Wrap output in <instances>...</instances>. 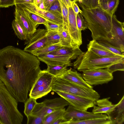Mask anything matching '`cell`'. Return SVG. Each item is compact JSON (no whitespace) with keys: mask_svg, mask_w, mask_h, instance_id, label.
Wrapping results in <instances>:
<instances>
[{"mask_svg":"<svg viewBox=\"0 0 124 124\" xmlns=\"http://www.w3.org/2000/svg\"><path fill=\"white\" fill-rule=\"evenodd\" d=\"M37 57L12 46L0 50V80L18 102L24 103L41 70Z\"/></svg>","mask_w":124,"mask_h":124,"instance_id":"6da1fadb","label":"cell"},{"mask_svg":"<svg viewBox=\"0 0 124 124\" xmlns=\"http://www.w3.org/2000/svg\"><path fill=\"white\" fill-rule=\"evenodd\" d=\"M79 3L82 10L81 14L85 19L88 28L91 32L92 39L109 41L112 39V16L100 7L88 8Z\"/></svg>","mask_w":124,"mask_h":124,"instance_id":"7a4b0ae2","label":"cell"},{"mask_svg":"<svg viewBox=\"0 0 124 124\" xmlns=\"http://www.w3.org/2000/svg\"><path fill=\"white\" fill-rule=\"evenodd\" d=\"M18 102L0 80V121L2 124H21L23 116Z\"/></svg>","mask_w":124,"mask_h":124,"instance_id":"3957f363","label":"cell"},{"mask_svg":"<svg viewBox=\"0 0 124 124\" xmlns=\"http://www.w3.org/2000/svg\"><path fill=\"white\" fill-rule=\"evenodd\" d=\"M124 62V57L119 55L103 57H100L90 50L83 52L74 62L75 69L79 71L106 68L116 63Z\"/></svg>","mask_w":124,"mask_h":124,"instance_id":"277c9868","label":"cell"},{"mask_svg":"<svg viewBox=\"0 0 124 124\" xmlns=\"http://www.w3.org/2000/svg\"><path fill=\"white\" fill-rule=\"evenodd\" d=\"M52 91H59L77 95L94 101L99 99V94L92 89L78 85L61 77H55L52 84Z\"/></svg>","mask_w":124,"mask_h":124,"instance_id":"5b68a950","label":"cell"},{"mask_svg":"<svg viewBox=\"0 0 124 124\" xmlns=\"http://www.w3.org/2000/svg\"><path fill=\"white\" fill-rule=\"evenodd\" d=\"M55 77L46 69L41 70L30 91V97L37 99L48 94L52 91V83Z\"/></svg>","mask_w":124,"mask_h":124,"instance_id":"8992f818","label":"cell"},{"mask_svg":"<svg viewBox=\"0 0 124 124\" xmlns=\"http://www.w3.org/2000/svg\"><path fill=\"white\" fill-rule=\"evenodd\" d=\"M70 105L67 101L62 97L46 99L41 102H37L31 114L44 117L55 110L64 108Z\"/></svg>","mask_w":124,"mask_h":124,"instance_id":"52a82bcc","label":"cell"},{"mask_svg":"<svg viewBox=\"0 0 124 124\" xmlns=\"http://www.w3.org/2000/svg\"><path fill=\"white\" fill-rule=\"evenodd\" d=\"M82 76L85 81L92 86L107 83L113 78L106 68L85 71Z\"/></svg>","mask_w":124,"mask_h":124,"instance_id":"ba28073f","label":"cell"},{"mask_svg":"<svg viewBox=\"0 0 124 124\" xmlns=\"http://www.w3.org/2000/svg\"><path fill=\"white\" fill-rule=\"evenodd\" d=\"M112 39L107 42L124 52V22L119 21L114 14L112 16Z\"/></svg>","mask_w":124,"mask_h":124,"instance_id":"9c48e42d","label":"cell"},{"mask_svg":"<svg viewBox=\"0 0 124 124\" xmlns=\"http://www.w3.org/2000/svg\"><path fill=\"white\" fill-rule=\"evenodd\" d=\"M63 117L66 122L82 121L89 119L105 117L106 114H95L77 109L70 105L65 110Z\"/></svg>","mask_w":124,"mask_h":124,"instance_id":"30bf717a","label":"cell"},{"mask_svg":"<svg viewBox=\"0 0 124 124\" xmlns=\"http://www.w3.org/2000/svg\"><path fill=\"white\" fill-rule=\"evenodd\" d=\"M75 108L83 111H87V109L93 107L95 101L75 94L66 93L55 92Z\"/></svg>","mask_w":124,"mask_h":124,"instance_id":"8fae6325","label":"cell"},{"mask_svg":"<svg viewBox=\"0 0 124 124\" xmlns=\"http://www.w3.org/2000/svg\"><path fill=\"white\" fill-rule=\"evenodd\" d=\"M14 12L15 19L25 31L28 41L36 30V26L24 12L23 9L18 4H16Z\"/></svg>","mask_w":124,"mask_h":124,"instance_id":"7c38bea8","label":"cell"},{"mask_svg":"<svg viewBox=\"0 0 124 124\" xmlns=\"http://www.w3.org/2000/svg\"><path fill=\"white\" fill-rule=\"evenodd\" d=\"M46 29L38 28L37 29L30 39L26 41V46L23 50L31 53L46 45Z\"/></svg>","mask_w":124,"mask_h":124,"instance_id":"4fadbf2b","label":"cell"},{"mask_svg":"<svg viewBox=\"0 0 124 124\" xmlns=\"http://www.w3.org/2000/svg\"><path fill=\"white\" fill-rule=\"evenodd\" d=\"M68 31L71 37L72 46L79 47L82 44L81 32L78 29L77 25L76 16L72 6L68 8Z\"/></svg>","mask_w":124,"mask_h":124,"instance_id":"5bb4252c","label":"cell"},{"mask_svg":"<svg viewBox=\"0 0 124 124\" xmlns=\"http://www.w3.org/2000/svg\"><path fill=\"white\" fill-rule=\"evenodd\" d=\"M18 4L29 12L39 16L47 21L62 25L63 21L62 16L53 14L48 11L41 9L32 4Z\"/></svg>","mask_w":124,"mask_h":124,"instance_id":"9a60e30c","label":"cell"},{"mask_svg":"<svg viewBox=\"0 0 124 124\" xmlns=\"http://www.w3.org/2000/svg\"><path fill=\"white\" fill-rule=\"evenodd\" d=\"M37 57L40 61L47 65H66L69 66L72 65L70 58L68 56L48 53L39 55Z\"/></svg>","mask_w":124,"mask_h":124,"instance_id":"2e32d148","label":"cell"},{"mask_svg":"<svg viewBox=\"0 0 124 124\" xmlns=\"http://www.w3.org/2000/svg\"><path fill=\"white\" fill-rule=\"evenodd\" d=\"M58 77L83 87L93 88L92 86L88 84L83 78L82 75L76 71L68 69L64 73Z\"/></svg>","mask_w":124,"mask_h":124,"instance_id":"e0dca14e","label":"cell"},{"mask_svg":"<svg viewBox=\"0 0 124 124\" xmlns=\"http://www.w3.org/2000/svg\"><path fill=\"white\" fill-rule=\"evenodd\" d=\"M109 98L97 100L93 106L92 112L95 114L105 113L107 115L113 111L117 105L109 101Z\"/></svg>","mask_w":124,"mask_h":124,"instance_id":"ac0fdd59","label":"cell"},{"mask_svg":"<svg viewBox=\"0 0 124 124\" xmlns=\"http://www.w3.org/2000/svg\"><path fill=\"white\" fill-rule=\"evenodd\" d=\"M111 124H123L124 122V96L114 109L108 115Z\"/></svg>","mask_w":124,"mask_h":124,"instance_id":"d6986e66","label":"cell"},{"mask_svg":"<svg viewBox=\"0 0 124 124\" xmlns=\"http://www.w3.org/2000/svg\"><path fill=\"white\" fill-rule=\"evenodd\" d=\"M87 48L88 50L101 57H108L118 55L107 50L95 40H92L90 41L87 45Z\"/></svg>","mask_w":124,"mask_h":124,"instance_id":"ffe728a7","label":"cell"},{"mask_svg":"<svg viewBox=\"0 0 124 124\" xmlns=\"http://www.w3.org/2000/svg\"><path fill=\"white\" fill-rule=\"evenodd\" d=\"M79 47L62 46L57 49L49 53L54 55L69 57L71 60L76 59L83 53Z\"/></svg>","mask_w":124,"mask_h":124,"instance_id":"44dd1931","label":"cell"},{"mask_svg":"<svg viewBox=\"0 0 124 124\" xmlns=\"http://www.w3.org/2000/svg\"><path fill=\"white\" fill-rule=\"evenodd\" d=\"M66 124H111L108 116L89 119L82 121L67 122Z\"/></svg>","mask_w":124,"mask_h":124,"instance_id":"7402d4cb","label":"cell"},{"mask_svg":"<svg viewBox=\"0 0 124 124\" xmlns=\"http://www.w3.org/2000/svg\"><path fill=\"white\" fill-rule=\"evenodd\" d=\"M58 31L60 36V43L61 46L73 47L72 39L68 31L62 26Z\"/></svg>","mask_w":124,"mask_h":124,"instance_id":"603a6c76","label":"cell"},{"mask_svg":"<svg viewBox=\"0 0 124 124\" xmlns=\"http://www.w3.org/2000/svg\"><path fill=\"white\" fill-rule=\"evenodd\" d=\"M65 110L64 108L59 109L46 115L44 118L43 124H52L57 119L63 116Z\"/></svg>","mask_w":124,"mask_h":124,"instance_id":"cb8c5ba5","label":"cell"},{"mask_svg":"<svg viewBox=\"0 0 124 124\" xmlns=\"http://www.w3.org/2000/svg\"><path fill=\"white\" fill-rule=\"evenodd\" d=\"M60 43L56 44L46 45L32 52L31 54L37 56L43 54L49 53L62 47Z\"/></svg>","mask_w":124,"mask_h":124,"instance_id":"d4e9b609","label":"cell"},{"mask_svg":"<svg viewBox=\"0 0 124 124\" xmlns=\"http://www.w3.org/2000/svg\"><path fill=\"white\" fill-rule=\"evenodd\" d=\"M119 2V0H109L107 2L100 4V7L112 16L116 11Z\"/></svg>","mask_w":124,"mask_h":124,"instance_id":"484cf974","label":"cell"},{"mask_svg":"<svg viewBox=\"0 0 124 124\" xmlns=\"http://www.w3.org/2000/svg\"><path fill=\"white\" fill-rule=\"evenodd\" d=\"M66 65H47L46 70L50 74L55 77H58L64 73L67 70Z\"/></svg>","mask_w":124,"mask_h":124,"instance_id":"4316f807","label":"cell"},{"mask_svg":"<svg viewBox=\"0 0 124 124\" xmlns=\"http://www.w3.org/2000/svg\"><path fill=\"white\" fill-rule=\"evenodd\" d=\"M12 25L15 33L18 38L21 40L27 41V37L25 31L15 19L12 21Z\"/></svg>","mask_w":124,"mask_h":124,"instance_id":"83f0119b","label":"cell"},{"mask_svg":"<svg viewBox=\"0 0 124 124\" xmlns=\"http://www.w3.org/2000/svg\"><path fill=\"white\" fill-rule=\"evenodd\" d=\"M46 36V45L56 44L60 42V36L58 31H47Z\"/></svg>","mask_w":124,"mask_h":124,"instance_id":"f1b7e54d","label":"cell"},{"mask_svg":"<svg viewBox=\"0 0 124 124\" xmlns=\"http://www.w3.org/2000/svg\"><path fill=\"white\" fill-rule=\"evenodd\" d=\"M20 6L23 9L26 14L36 26H37L38 24H43L45 26L46 25L47 21L44 19L39 16L29 12Z\"/></svg>","mask_w":124,"mask_h":124,"instance_id":"f546056e","label":"cell"},{"mask_svg":"<svg viewBox=\"0 0 124 124\" xmlns=\"http://www.w3.org/2000/svg\"><path fill=\"white\" fill-rule=\"evenodd\" d=\"M36 100L33 98L30 97L27 99L24 102V113L27 117L32 114L33 109L37 103Z\"/></svg>","mask_w":124,"mask_h":124,"instance_id":"4dcf8cb0","label":"cell"},{"mask_svg":"<svg viewBox=\"0 0 124 124\" xmlns=\"http://www.w3.org/2000/svg\"><path fill=\"white\" fill-rule=\"evenodd\" d=\"M97 41L100 44L108 51L117 55L124 57V52L118 48L106 42L101 40Z\"/></svg>","mask_w":124,"mask_h":124,"instance_id":"1f68e13d","label":"cell"},{"mask_svg":"<svg viewBox=\"0 0 124 124\" xmlns=\"http://www.w3.org/2000/svg\"><path fill=\"white\" fill-rule=\"evenodd\" d=\"M76 2H78L88 8H95L100 6V0H77Z\"/></svg>","mask_w":124,"mask_h":124,"instance_id":"d6a6232c","label":"cell"},{"mask_svg":"<svg viewBox=\"0 0 124 124\" xmlns=\"http://www.w3.org/2000/svg\"><path fill=\"white\" fill-rule=\"evenodd\" d=\"M76 20L78 29L80 31L88 28L86 22L81 14L79 13L77 14Z\"/></svg>","mask_w":124,"mask_h":124,"instance_id":"836d02e7","label":"cell"},{"mask_svg":"<svg viewBox=\"0 0 124 124\" xmlns=\"http://www.w3.org/2000/svg\"><path fill=\"white\" fill-rule=\"evenodd\" d=\"M27 117V124H43L44 117L31 114Z\"/></svg>","mask_w":124,"mask_h":124,"instance_id":"e575fe53","label":"cell"},{"mask_svg":"<svg viewBox=\"0 0 124 124\" xmlns=\"http://www.w3.org/2000/svg\"><path fill=\"white\" fill-rule=\"evenodd\" d=\"M48 11L55 14L62 16L60 6L57 0L55 1Z\"/></svg>","mask_w":124,"mask_h":124,"instance_id":"d590c367","label":"cell"},{"mask_svg":"<svg viewBox=\"0 0 124 124\" xmlns=\"http://www.w3.org/2000/svg\"><path fill=\"white\" fill-rule=\"evenodd\" d=\"M110 73H112L116 71H124V62H122L114 64L106 68Z\"/></svg>","mask_w":124,"mask_h":124,"instance_id":"8d00e7d4","label":"cell"},{"mask_svg":"<svg viewBox=\"0 0 124 124\" xmlns=\"http://www.w3.org/2000/svg\"><path fill=\"white\" fill-rule=\"evenodd\" d=\"M62 26V25L47 21V24L45 27L47 31H59Z\"/></svg>","mask_w":124,"mask_h":124,"instance_id":"74e56055","label":"cell"},{"mask_svg":"<svg viewBox=\"0 0 124 124\" xmlns=\"http://www.w3.org/2000/svg\"><path fill=\"white\" fill-rule=\"evenodd\" d=\"M14 5L15 0H0V8H6Z\"/></svg>","mask_w":124,"mask_h":124,"instance_id":"f35d334b","label":"cell"},{"mask_svg":"<svg viewBox=\"0 0 124 124\" xmlns=\"http://www.w3.org/2000/svg\"><path fill=\"white\" fill-rule=\"evenodd\" d=\"M56 0H43L45 10L48 11L50 8Z\"/></svg>","mask_w":124,"mask_h":124,"instance_id":"ab89813d","label":"cell"},{"mask_svg":"<svg viewBox=\"0 0 124 124\" xmlns=\"http://www.w3.org/2000/svg\"><path fill=\"white\" fill-rule=\"evenodd\" d=\"M72 6L76 16L79 13H81L82 10L80 9L76 2H73L72 3Z\"/></svg>","mask_w":124,"mask_h":124,"instance_id":"60d3db41","label":"cell"},{"mask_svg":"<svg viewBox=\"0 0 124 124\" xmlns=\"http://www.w3.org/2000/svg\"><path fill=\"white\" fill-rule=\"evenodd\" d=\"M34 0H15L16 4L24 3L33 4Z\"/></svg>","mask_w":124,"mask_h":124,"instance_id":"b9f144b4","label":"cell"},{"mask_svg":"<svg viewBox=\"0 0 124 124\" xmlns=\"http://www.w3.org/2000/svg\"><path fill=\"white\" fill-rule=\"evenodd\" d=\"M63 116L57 119L52 124H66V121L64 119Z\"/></svg>","mask_w":124,"mask_h":124,"instance_id":"7bdbcfd3","label":"cell"},{"mask_svg":"<svg viewBox=\"0 0 124 124\" xmlns=\"http://www.w3.org/2000/svg\"><path fill=\"white\" fill-rule=\"evenodd\" d=\"M66 6L68 8L72 6V3L70 0H61Z\"/></svg>","mask_w":124,"mask_h":124,"instance_id":"ee69618b","label":"cell"},{"mask_svg":"<svg viewBox=\"0 0 124 124\" xmlns=\"http://www.w3.org/2000/svg\"><path fill=\"white\" fill-rule=\"evenodd\" d=\"M42 0H34L33 4L37 7L38 8Z\"/></svg>","mask_w":124,"mask_h":124,"instance_id":"f6af8a7d","label":"cell"},{"mask_svg":"<svg viewBox=\"0 0 124 124\" xmlns=\"http://www.w3.org/2000/svg\"><path fill=\"white\" fill-rule=\"evenodd\" d=\"M38 8L41 9L45 10V7L43 0H42Z\"/></svg>","mask_w":124,"mask_h":124,"instance_id":"bcb514c9","label":"cell"},{"mask_svg":"<svg viewBox=\"0 0 124 124\" xmlns=\"http://www.w3.org/2000/svg\"><path fill=\"white\" fill-rule=\"evenodd\" d=\"M108 0H100V4L101 3L107 2Z\"/></svg>","mask_w":124,"mask_h":124,"instance_id":"7dc6e473","label":"cell"},{"mask_svg":"<svg viewBox=\"0 0 124 124\" xmlns=\"http://www.w3.org/2000/svg\"><path fill=\"white\" fill-rule=\"evenodd\" d=\"M71 2L72 3L73 2H76V1L77 0H70Z\"/></svg>","mask_w":124,"mask_h":124,"instance_id":"c3c4849f","label":"cell"},{"mask_svg":"<svg viewBox=\"0 0 124 124\" xmlns=\"http://www.w3.org/2000/svg\"><path fill=\"white\" fill-rule=\"evenodd\" d=\"M0 124H2V123H1V122H0Z\"/></svg>","mask_w":124,"mask_h":124,"instance_id":"681fc988","label":"cell"}]
</instances>
